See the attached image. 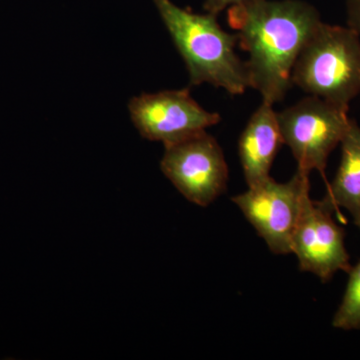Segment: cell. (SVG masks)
<instances>
[{
	"instance_id": "obj_10",
	"label": "cell",
	"mask_w": 360,
	"mask_h": 360,
	"mask_svg": "<svg viewBox=\"0 0 360 360\" xmlns=\"http://www.w3.org/2000/svg\"><path fill=\"white\" fill-rule=\"evenodd\" d=\"M340 146V167L322 200L335 212L347 210L360 229V127L355 120H349Z\"/></svg>"
},
{
	"instance_id": "obj_7",
	"label": "cell",
	"mask_w": 360,
	"mask_h": 360,
	"mask_svg": "<svg viewBox=\"0 0 360 360\" xmlns=\"http://www.w3.org/2000/svg\"><path fill=\"white\" fill-rule=\"evenodd\" d=\"M129 110L141 136L165 146L206 131L220 122L219 113L201 108L187 89L132 97Z\"/></svg>"
},
{
	"instance_id": "obj_5",
	"label": "cell",
	"mask_w": 360,
	"mask_h": 360,
	"mask_svg": "<svg viewBox=\"0 0 360 360\" xmlns=\"http://www.w3.org/2000/svg\"><path fill=\"white\" fill-rule=\"evenodd\" d=\"M347 111L311 96L276 113L283 143L290 146L298 169L317 170L326 177L329 155L349 124Z\"/></svg>"
},
{
	"instance_id": "obj_3",
	"label": "cell",
	"mask_w": 360,
	"mask_h": 360,
	"mask_svg": "<svg viewBox=\"0 0 360 360\" xmlns=\"http://www.w3.org/2000/svg\"><path fill=\"white\" fill-rule=\"evenodd\" d=\"M292 85L342 110L360 94V37L349 26L321 22L300 51Z\"/></svg>"
},
{
	"instance_id": "obj_11",
	"label": "cell",
	"mask_w": 360,
	"mask_h": 360,
	"mask_svg": "<svg viewBox=\"0 0 360 360\" xmlns=\"http://www.w3.org/2000/svg\"><path fill=\"white\" fill-rule=\"evenodd\" d=\"M342 302L333 319V328L342 330L360 329V260L350 269Z\"/></svg>"
},
{
	"instance_id": "obj_13",
	"label": "cell",
	"mask_w": 360,
	"mask_h": 360,
	"mask_svg": "<svg viewBox=\"0 0 360 360\" xmlns=\"http://www.w3.org/2000/svg\"><path fill=\"white\" fill-rule=\"evenodd\" d=\"M245 1H248V0H205L203 7H205L206 13L217 16L225 8H229L232 6Z\"/></svg>"
},
{
	"instance_id": "obj_9",
	"label": "cell",
	"mask_w": 360,
	"mask_h": 360,
	"mask_svg": "<svg viewBox=\"0 0 360 360\" xmlns=\"http://www.w3.org/2000/svg\"><path fill=\"white\" fill-rule=\"evenodd\" d=\"M276 113L272 104L262 101L239 139V158L248 187L269 179L272 163L283 144Z\"/></svg>"
},
{
	"instance_id": "obj_4",
	"label": "cell",
	"mask_w": 360,
	"mask_h": 360,
	"mask_svg": "<svg viewBox=\"0 0 360 360\" xmlns=\"http://www.w3.org/2000/svg\"><path fill=\"white\" fill-rule=\"evenodd\" d=\"M309 172L298 169L292 179L279 184L271 176L231 200L276 255L292 253V238L309 196Z\"/></svg>"
},
{
	"instance_id": "obj_1",
	"label": "cell",
	"mask_w": 360,
	"mask_h": 360,
	"mask_svg": "<svg viewBox=\"0 0 360 360\" xmlns=\"http://www.w3.org/2000/svg\"><path fill=\"white\" fill-rule=\"evenodd\" d=\"M227 20L250 56V89L272 105L283 101L298 56L322 22L319 11L300 0H248L229 7Z\"/></svg>"
},
{
	"instance_id": "obj_12",
	"label": "cell",
	"mask_w": 360,
	"mask_h": 360,
	"mask_svg": "<svg viewBox=\"0 0 360 360\" xmlns=\"http://www.w3.org/2000/svg\"><path fill=\"white\" fill-rule=\"evenodd\" d=\"M348 26L360 37V0H347Z\"/></svg>"
},
{
	"instance_id": "obj_8",
	"label": "cell",
	"mask_w": 360,
	"mask_h": 360,
	"mask_svg": "<svg viewBox=\"0 0 360 360\" xmlns=\"http://www.w3.org/2000/svg\"><path fill=\"white\" fill-rule=\"evenodd\" d=\"M333 212L323 200L314 201L307 196L292 238V253L300 269L311 272L323 283L336 272L348 274L352 269L345 231L333 219Z\"/></svg>"
},
{
	"instance_id": "obj_2",
	"label": "cell",
	"mask_w": 360,
	"mask_h": 360,
	"mask_svg": "<svg viewBox=\"0 0 360 360\" xmlns=\"http://www.w3.org/2000/svg\"><path fill=\"white\" fill-rule=\"evenodd\" d=\"M189 73L193 86L220 87L231 96L250 89L246 63L236 53L238 35L222 30L213 14L194 13L170 0H153Z\"/></svg>"
},
{
	"instance_id": "obj_6",
	"label": "cell",
	"mask_w": 360,
	"mask_h": 360,
	"mask_svg": "<svg viewBox=\"0 0 360 360\" xmlns=\"http://www.w3.org/2000/svg\"><path fill=\"white\" fill-rule=\"evenodd\" d=\"M165 148L161 172L187 200L205 207L226 191L229 167L212 135L200 132Z\"/></svg>"
}]
</instances>
